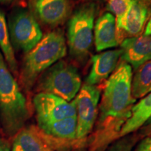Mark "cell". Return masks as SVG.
Masks as SVG:
<instances>
[{"label":"cell","mask_w":151,"mask_h":151,"mask_svg":"<svg viewBox=\"0 0 151 151\" xmlns=\"http://www.w3.org/2000/svg\"><path fill=\"white\" fill-rule=\"evenodd\" d=\"M147 122H149V123H150V124H151V117H150V119H149V120H148V121H147Z\"/></svg>","instance_id":"484cf974"},{"label":"cell","mask_w":151,"mask_h":151,"mask_svg":"<svg viewBox=\"0 0 151 151\" xmlns=\"http://www.w3.org/2000/svg\"><path fill=\"white\" fill-rule=\"evenodd\" d=\"M20 2V0H0V3L4 4H18Z\"/></svg>","instance_id":"cb8c5ba5"},{"label":"cell","mask_w":151,"mask_h":151,"mask_svg":"<svg viewBox=\"0 0 151 151\" xmlns=\"http://www.w3.org/2000/svg\"><path fill=\"white\" fill-rule=\"evenodd\" d=\"M151 92V88H150V92Z\"/></svg>","instance_id":"83f0119b"},{"label":"cell","mask_w":151,"mask_h":151,"mask_svg":"<svg viewBox=\"0 0 151 151\" xmlns=\"http://www.w3.org/2000/svg\"><path fill=\"white\" fill-rule=\"evenodd\" d=\"M40 92L54 95L70 102L78 93L81 78L77 68L65 60H60L41 73L38 78Z\"/></svg>","instance_id":"5b68a950"},{"label":"cell","mask_w":151,"mask_h":151,"mask_svg":"<svg viewBox=\"0 0 151 151\" xmlns=\"http://www.w3.org/2000/svg\"><path fill=\"white\" fill-rule=\"evenodd\" d=\"M132 76V94L134 99H139L149 93L151 88V60L136 69Z\"/></svg>","instance_id":"ac0fdd59"},{"label":"cell","mask_w":151,"mask_h":151,"mask_svg":"<svg viewBox=\"0 0 151 151\" xmlns=\"http://www.w3.org/2000/svg\"><path fill=\"white\" fill-rule=\"evenodd\" d=\"M83 1H90L91 2H93V1H102L104 0H83Z\"/></svg>","instance_id":"d4e9b609"},{"label":"cell","mask_w":151,"mask_h":151,"mask_svg":"<svg viewBox=\"0 0 151 151\" xmlns=\"http://www.w3.org/2000/svg\"><path fill=\"white\" fill-rule=\"evenodd\" d=\"M143 35L146 36H151V15L148 19V23L146 24V29H145V32Z\"/></svg>","instance_id":"603a6c76"},{"label":"cell","mask_w":151,"mask_h":151,"mask_svg":"<svg viewBox=\"0 0 151 151\" xmlns=\"http://www.w3.org/2000/svg\"><path fill=\"white\" fill-rule=\"evenodd\" d=\"M38 125L39 129L49 137L66 140H73L76 138V116L55 122L38 124Z\"/></svg>","instance_id":"2e32d148"},{"label":"cell","mask_w":151,"mask_h":151,"mask_svg":"<svg viewBox=\"0 0 151 151\" xmlns=\"http://www.w3.org/2000/svg\"><path fill=\"white\" fill-rule=\"evenodd\" d=\"M38 124L58 121L76 116L75 100L70 102L54 94L39 92L33 99Z\"/></svg>","instance_id":"ba28073f"},{"label":"cell","mask_w":151,"mask_h":151,"mask_svg":"<svg viewBox=\"0 0 151 151\" xmlns=\"http://www.w3.org/2000/svg\"><path fill=\"white\" fill-rule=\"evenodd\" d=\"M122 61L136 70L151 60V36L139 35L124 39L121 43Z\"/></svg>","instance_id":"30bf717a"},{"label":"cell","mask_w":151,"mask_h":151,"mask_svg":"<svg viewBox=\"0 0 151 151\" xmlns=\"http://www.w3.org/2000/svg\"><path fill=\"white\" fill-rule=\"evenodd\" d=\"M0 151H10L8 143L0 137Z\"/></svg>","instance_id":"7402d4cb"},{"label":"cell","mask_w":151,"mask_h":151,"mask_svg":"<svg viewBox=\"0 0 151 151\" xmlns=\"http://www.w3.org/2000/svg\"><path fill=\"white\" fill-rule=\"evenodd\" d=\"M66 54L67 44L63 33L58 30L46 34L24 56L18 74L24 89L31 90L41 73Z\"/></svg>","instance_id":"3957f363"},{"label":"cell","mask_w":151,"mask_h":151,"mask_svg":"<svg viewBox=\"0 0 151 151\" xmlns=\"http://www.w3.org/2000/svg\"><path fill=\"white\" fill-rule=\"evenodd\" d=\"M150 15L151 2L146 0H134L127 14L116 25L118 42L121 41L123 33L131 37L140 35Z\"/></svg>","instance_id":"9c48e42d"},{"label":"cell","mask_w":151,"mask_h":151,"mask_svg":"<svg viewBox=\"0 0 151 151\" xmlns=\"http://www.w3.org/2000/svg\"><path fill=\"white\" fill-rule=\"evenodd\" d=\"M146 1H150V2H151V0H146Z\"/></svg>","instance_id":"4316f807"},{"label":"cell","mask_w":151,"mask_h":151,"mask_svg":"<svg viewBox=\"0 0 151 151\" xmlns=\"http://www.w3.org/2000/svg\"><path fill=\"white\" fill-rule=\"evenodd\" d=\"M121 55V49H115L92 56L91 70L87 77L86 83L97 86L109 78L116 69Z\"/></svg>","instance_id":"7c38bea8"},{"label":"cell","mask_w":151,"mask_h":151,"mask_svg":"<svg viewBox=\"0 0 151 151\" xmlns=\"http://www.w3.org/2000/svg\"><path fill=\"white\" fill-rule=\"evenodd\" d=\"M9 32L13 48L28 52L41 40L43 34L34 15L26 9H19L10 17Z\"/></svg>","instance_id":"8992f818"},{"label":"cell","mask_w":151,"mask_h":151,"mask_svg":"<svg viewBox=\"0 0 151 151\" xmlns=\"http://www.w3.org/2000/svg\"><path fill=\"white\" fill-rule=\"evenodd\" d=\"M33 5L38 18L49 26L63 23L71 9L69 0H34Z\"/></svg>","instance_id":"8fae6325"},{"label":"cell","mask_w":151,"mask_h":151,"mask_svg":"<svg viewBox=\"0 0 151 151\" xmlns=\"http://www.w3.org/2000/svg\"><path fill=\"white\" fill-rule=\"evenodd\" d=\"M151 117V92L132 106L131 116L122 126L119 138L125 137L143 126Z\"/></svg>","instance_id":"9a60e30c"},{"label":"cell","mask_w":151,"mask_h":151,"mask_svg":"<svg viewBox=\"0 0 151 151\" xmlns=\"http://www.w3.org/2000/svg\"><path fill=\"white\" fill-rule=\"evenodd\" d=\"M134 0H108L106 8L115 15L116 25L122 20L131 6Z\"/></svg>","instance_id":"d6986e66"},{"label":"cell","mask_w":151,"mask_h":151,"mask_svg":"<svg viewBox=\"0 0 151 151\" xmlns=\"http://www.w3.org/2000/svg\"><path fill=\"white\" fill-rule=\"evenodd\" d=\"M132 67L122 61L106 81L99 107L92 150L98 151L119 138L122 126L131 116L136 99L132 94Z\"/></svg>","instance_id":"6da1fadb"},{"label":"cell","mask_w":151,"mask_h":151,"mask_svg":"<svg viewBox=\"0 0 151 151\" xmlns=\"http://www.w3.org/2000/svg\"><path fill=\"white\" fill-rule=\"evenodd\" d=\"M29 117L25 97L0 52V126L13 137L22 129Z\"/></svg>","instance_id":"7a4b0ae2"},{"label":"cell","mask_w":151,"mask_h":151,"mask_svg":"<svg viewBox=\"0 0 151 151\" xmlns=\"http://www.w3.org/2000/svg\"><path fill=\"white\" fill-rule=\"evenodd\" d=\"M134 151H151V136L143 139L138 144Z\"/></svg>","instance_id":"44dd1931"},{"label":"cell","mask_w":151,"mask_h":151,"mask_svg":"<svg viewBox=\"0 0 151 151\" xmlns=\"http://www.w3.org/2000/svg\"><path fill=\"white\" fill-rule=\"evenodd\" d=\"M12 151H54L40 129L22 128L15 136Z\"/></svg>","instance_id":"4fadbf2b"},{"label":"cell","mask_w":151,"mask_h":151,"mask_svg":"<svg viewBox=\"0 0 151 151\" xmlns=\"http://www.w3.org/2000/svg\"><path fill=\"white\" fill-rule=\"evenodd\" d=\"M94 44L97 51L114 48L118 45L117 39L116 18L107 12L97 18L94 25Z\"/></svg>","instance_id":"5bb4252c"},{"label":"cell","mask_w":151,"mask_h":151,"mask_svg":"<svg viewBox=\"0 0 151 151\" xmlns=\"http://www.w3.org/2000/svg\"><path fill=\"white\" fill-rule=\"evenodd\" d=\"M134 141V139H132V137H125L115 143L106 151H131Z\"/></svg>","instance_id":"ffe728a7"},{"label":"cell","mask_w":151,"mask_h":151,"mask_svg":"<svg viewBox=\"0 0 151 151\" xmlns=\"http://www.w3.org/2000/svg\"><path fill=\"white\" fill-rule=\"evenodd\" d=\"M0 49L9 70L11 71L14 75H18V64L15 57L14 48L11 44L8 25L5 15L1 11H0Z\"/></svg>","instance_id":"e0dca14e"},{"label":"cell","mask_w":151,"mask_h":151,"mask_svg":"<svg viewBox=\"0 0 151 151\" xmlns=\"http://www.w3.org/2000/svg\"><path fill=\"white\" fill-rule=\"evenodd\" d=\"M98 5L87 2L74 11L69 18L67 27V40L69 53L77 61L83 62L90 53L93 39L94 19Z\"/></svg>","instance_id":"277c9868"},{"label":"cell","mask_w":151,"mask_h":151,"mask_svg":"<svg viewBox=\"0 0 151 151\" xmlns=\"http://www.w3.org/2000/svg\"><path fill=\"white\" fill-rule=\"evenodd\" d=\"M0 129H1V126H0Z\"/></svg>","instance_id":"f1b7e54d"},{"label":"cell","mask_w":151,"mask_h":151,"mask_svg":"<svg viewBox=\"0 0 151 151\" xmlns=\"http://www.w3.org/2000/svg\"><path fill=\"white\" fill-rule=\"evenodd\" d=\"M101 90L97 86L85 83L74 98L76 106L78 140L86 138L92 131L97 117Z\"/></svg>","instance_id":"52a82bcc"}]
</instances>
